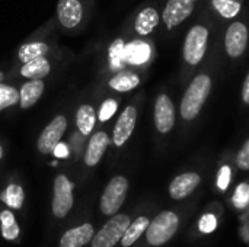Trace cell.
<instances>
[{
    "instance_id": "7402d4cb",
    "label": "cell",
    "mask_w": 249,
    "mask_h": 247,
    "mask_svg": "<svg viewBox=\"0 0 249 247\" xmlns=\"http://www.w3.org/2000/svg\"><path fill=\"white\" fill-rule=\"evenodd\" d=\"M98 116H96V103L90 100H82L74 111V130L80 132L85 138L96 130Z\"/></svg>"
},
{
    "instance_id": "277c9868",
    "label": "cell",
    "mask_w": 249,
    "mask_h": 247,
    "mask_svg": "<svg viewBox=\"0 0 249 247\" xmlns=\"http://www.w3.org/2000/svg\"><path fill=\"white\" fill-rule=\"evenodd\" d=\"M55 29L57 25H55V19L53 17L47 23H44L38 31H35L32 35H29V38H26L18 47L15 66L58 51Z\"/></svg>"
},
{
    "instance_id": "4316f807",
    "label": "cell",
    "mask_w": 249,
    "mask_h": 247,
    "mask_svg": "<svg viewBox=\"0 0 249 247\" xmlns=\"http://www.w3.org/2000/svg\"><path fill=\"white\" fill-rule=\"evenodd\" d=\"M0 201L12 210H20L25 202V191L22 185L16 182H9L0 194Z\"/></svg>"
},
{
    "instance_id": "603a6c76",
    "label": "cell",
    "mask_w": 249,
    "mask_h": 247,
    "mask_svg": "<svg viewBox=\"0 0 249 247\" xmlns=\"http://www.w3.org/2000/svg\"><path fill=\"white\" fill-rule=\"evenodd\" d=\"M47 89L45 79H35V80H20L18 84L19 90V102L18 106L22 111L31 109L38 103L41 96L44 95Z\"/></svg>"
},
{
    "instance_id": "2e32d148",
    "label": "cell",
    "mask_w": 249,
    "mask_h": 247,
    "mask_svg": "<svg viewBox=\"0 0 249 247\" xmlns=\"http://www.w3.org/2000/svg\"><path fill=\"white\" fill-rule=\"evenodd\" d=\"M128 188H130V182L123 175L114 176L107 183V186L101 195V201H99V207H101V211L104 215L111 217L120 211V208L123 207V204L127 198Z\"/></svg>"
},
{
    "instance_id": "5bb4252c",
    "label": "cell",
    "mask_w": 249,
    "mask_h": 247,
    "mask_svg": "<svg viewBox=\"0 0 249 247\" xmlns=\"http://www.w3.org/2000/svg\"><path fill=\"white\" fill-rule=\"evenodd\" d=\"M146 74H147V71L125 67L120 71H115V73L105 76L102 86L107 89L108 93L123 96V95L131 93L136 89H139L144 83Z\"/></svg>"
},
{
    "instance_id": "3957f363",
    "label": "cell",
    "mask_w": 249,
    "mask_h": 247,
    "mask_svg": "<svg viewBox=\"0 0 249 247\" xmlns=\"http://www.w3.org/2000/svg\"><path fill=\"white\" fill-rule=\"evenodd\" d=\"M95 10V0H58L55 25L64 33L77 35L89 25Z\"/></svg>"
},
{
    "instance_id": "7c38bea8",
    "label": "cell",
    "mask_w": 249,
    "mask_h": 247,
    "mask_svg": "<svg viewBox=\"0 0 249 247\" xmlns=\"http://www.w3.org/2000/svg\"><path fill=\"white\" fill-rule=\"evenodd\" d=\"M179 229V217L175 211H162L150 223L146 230V242L153 247L166 245Z\"/></svg>"
},
{
    "instance_id": "5b68a950",
    "label": "cell",
    "mask_w": 249,
    "mask_h": 247,
    "mask_svg": "<svg viewBox=\"0 0 249 247\" xmlns=\"http://www.w3.org/2000/svg\"><path fill=\"white\" fill-rule=\"evenodd\" d=\"M144 103V93L140 92L136 96H133L127 105L118 112L112 127H111V147L115 151L123 150L131 140L136 128H137V122H139V116L142 112Z\"/></svg>"
},
{
    "instance_id": "6da1fadb",
    "label": "cell",
    "mask_w": 249,
    "mask_h": 247,
    "mask_svg": "<svg viewBox=\"0 0 249 247\" xmlns=\"http://www.w3.org/2000/svg\"><path fill=\"white\" fill-rule=\"evenodd\" d=\"M220 39L212 48L204 64L185 83L184 93L178 105L179 135H188L204 111L220 71Z\"/></svg>"
},
{
    "instance_id": "8fae6325",
    "label": "cell",
    "mask_w": 249,
    "mask_h": 247,
    "mask_svg": "<svg viewBox=\"0 0 249 247\" xmlns=\"http://www.w3.org/2000/svg\"><path fill=\"white\" fill-rule=\"evenodd\" d=\"M201 0H165L160 13V26L165 33H171L182 26L196 12Z\"/></svg>"
},
{
    "instance_id": "9c48e42d",
    "label": "cell",
    "mask_w": 249,
    "mask_h": 247,
    "mask_svg": "<svg viewBox=\"0 0 249 247\" xmlns=\"http://www.w3.org/2000/svg\"><path fill=\"white\" fill-rule=\"evenodd\" d=\"M61 57L58 55V51L34 58L31 61L18 64L13 67L12 71L7 73V79L13 80H35V79H47L60 63Z\"/></svg>"
},
{
    "instance_id": "83f0119b",
    "label": "cell",
    "mask_w": 249,
    "mask_h": 247,
    "mask_svg": "<svg viewBox=\"0 0 249 247\" xmlns=\"http://www.w3.org/2000/svg\"><path fill=\"white\" fill-rule=\"evenodd\" d=\"M149 223H150V220L147 217H144V215H140L134 221H131L130 226L127 227L124 236H123L121 242H120L123 245V247L133 246L146 233V230L149 227Z\"/></svg>"
},
{
    "instance_id": "8992f818",
    "label": "cell",
    "mask_w": 249,
    "mask_h": 247,
    "mask_svg": "<svg viewBox=\"0 0 249 247\" xmlns=\"http://www.w3.org/2000/svg\"><path fill=\"white\" fill-rule=\"evenodd\" d=\"M249 47V22L245 16L231 20L220 33V51L232 63L244 60Z\"/></svg>"
},
{
    "instance_id": "d4e9b609",
    "label": "cell",
    "mask_w": 249,
    "mask_h": 247,
    "mask_svg": "<svg viewBox=\"0 0 249 247\" xmlns=\"http://www.w3.org/2000/svg\"><path fill=\"white\" fill-rule=\"evenodd\" d=\"M236 167L235 165V154L232 151H226L223 157L220 159L217 173H216V188L220 192H225L229 189L232 178H233V169Z\"/></svg>"
},
{
    "instance_id": "ac0fdd59",
    "label": "cell",
    "mask_w": 249,
    "mask_h": 247,
    "mask_svg": "<svg viewBox=\"0 0 249 247\" xmlns=\"http://www.w3.org/2000/svg\"><path fill=\"white\" fill-rule=\"evenodd\" d=\"M131 220L127 214H114L111 218L102 226V229L93 234L90 240L92 247H115L117 243L121 242L127 227L130 226Z\"/></svg>"
},
{
    "instance_id": "30bf717a",
    "label": "cell",
    "mask_w": 249,
    "mask_h": 247,
    "mask_svg": "<svg viewBox=\"0 0 249 247\" xmlns=\"http://www.w3.org/2000/svg\"><path fill=\"white\" fill-rule=\"evenodd\" d=\"M156 58V47L152 38H127L124 47V60L127 67L147 71Z\"/></svg>"
},
{
    "instance_id": "52a82bcc",
    "label": "cell",
    "mask_w": 249,
    "mask_h": 247,
    "mask_svg": "<svg viewBox=\"0 0 249 247\" xmlns=\"http://www.w3.org/2000/svg\"><path fill=\"white\" fill-rule=\"evenodd\" d=\"M178 122V106L171 93L165 89L159 90L153 100V131L159 141L168 140L175 131Z\"/></svg>"
},
{
    "instance_id": "e0dca14e",
    "label": "cell",
    "mask_w": 249,
    "mask_h": 247,
    "mask_svg": "<svg viewBox=\"0 0 249 247\" xmlns=\"http://www.w3.org/2000/svg\"><path fill=\"white\" fill-rule=\"evenodd\" d=\"M73 191H74V183L67 175L58 173L54 178L51 210H53V215L55 218L67 217V214L73 208V204H74Z\"/></svg>"
},
{
    "instance_id": "cb8c5ba5",
    "label": "cell",
    "mask_w": 249,
    "mask_h": 247,
    "mask_svg": "<svg viewBox=\"0 0 249 247\" xmlns=\"http://www.w3.org/2000/svg\"><path fill=\"white\" fill-rule=\"evenodd\" d=\"M95 234V229L92 224L85 223L82 226H77L74 229L67 230L61 239H60V245L58 247H83L88 243H90V240L93 239Z\"/></svg>"
},
{
    "instance_id": "484cf974",
    "label": "cell",
    "mask_w": 249,
    "mask_h": 247,
    "mask_svg": "<svg viewBox=\"0 0 249 247\" xmlns=\"http://www.w3.org/2000/svg\"><path fill=\"white\" fill-rule=\"evenodd\" d=\"M121 106V96L109 93L105 96L99 105H96V116H98V127L107 125L111 122V119L117 115Z\"/></svg>"
},
{
    "instance_id": "836d02e7",
    "label": "cell",
    "mask_w": 249,
    "mask_h": 247,
    "mask_svg": "<svg viewBox=\"0 0 249 247\" xmlns=\"http://www.w3.org/2000/svg\"><path fill=\"white\" fill-rule=\"evenodd\" d=\"M198 229L204 234H210L217 229V217L213 213H206L198 221Z\"/></svg>"
},
{
    "instance_id": "ffe728a7",
    "label": "cell",
    "mask_w": 249,
    "mask_h": 247,
    "mask_svg": "<svg viewBox=\"0 0 249 247\" xmlns=\"http://www.w3.org/2000/svg\"><path fill=\"white\" fill-rule=\"evenodd\" d=\"M203 181L201 173L196 170H187L177 175L168 186V194L174 201H182L191 197Z\"/></svg>"
},
{
    "instance_id": "8d00e7d4",
    "label": "cell",
    "mask_w": 249,
    "mask_h": 247,
    "mask_svg": "<svg viewBox=\"0 0 249 247\" xmlns=\"http://www.w3.org/2000/svg\"><path fill=\"white\" fill-rule=\"evenodd\" d=\"M4 80H7V73L0 70V82H4Z\"/></svg>"
},
{
    "instance_id": "4dcf8cb0",
    "label": "cell",
    "mask_w": 249,
    "mask_h": 247,
    "mask_svg": "<svg viewBox=\"0 0 249 247\" xmlns=\"http://www.w3.org/2000/svg\"><path fill=\"white\" fill-rule=\"evenodd\" d=\"M232 204L238 210H244L249 205V181L241 182L232 195Z\"/></svg>"
},
{
    "instance_id": "d590c367",
    "label": "cell",
    "mask_w": 249,
    "mask_h": 247,
    "mask_svg": "<svg viewBox=\"0 0 249 247\" xmlns=\"http://www.w3.org/2000/svg\"><path fill=\"white\" fill-rule=\"evenodd\" d=\"M3 157H4V146H3V143L0 141V162L3 160Z\"/></svg>"
},
{
    "instance_id": "d6986e66",
    "label": "cell",
    "mask_w": 249,
    "mask_h": 247,
    "mask_svg": "<svg viewBox=\"0 0 249 247\" xmlns=\"http://www.w3.org/2000/svg\"><path fill=\"white\" fill-rule=\"evenodd\" d=\"M244 6L245 0H206L204 9L210 13L222 32L231 20L242 15Z\"/></svg>"
},
{
    "instance_id": "f546056e",
    "label": "cell",
    "mask_w": 249,
    "mask_h": 247,
    "mask_svg": "<svg viewBox=\"0 0 249 247\" xmlns=\"http://www.w3.org/2000/svg\"><path fill=\"white\" fill-rule=\"evenodd\" d=\"M0 227H1V237L7 242H13L19 237V224L10 210L0 211Z\"/></svg>"
},
{
    "instance_id": "f1b7e54d",
    "label": "cell",
    "mask_w": 249,
    "mask_h": 247,
    "mask_svg": "<svg viewBox=\"0 0 249 247\" xmlns=\"http://www.w3.org/2000/svg\"><path fill=\"white\" fill-rule=\"evenodd\" d=\"M18 102H19L18 84H13V82H7V80L0 82V112L18 106Z\"/></svg>"
},
{
    "instance_id": "ba28073f",
    "label": "cell",
    "mask_w": 249,
    "mask_h": 247,
    "mask_svg": "<svg viewBox=\"0 0 249 247\" xmlns=\"http://www.w3.org/2000/svg\"><path fill=\"white\" fill-rule=\"evenodd\" d=\"M160 13L162 7L159 3H144L130 16L124 31L134 38H152L160 28Z\"/></svg>"
},
{
    "instance_id": "9a60e30c",
    "label": "cell",
    "mask_w": 249,
    "mask_h": 247,
    "mask_svg": "<svg viewBox=\"0 0 249 247\" xmlns=\"http://www.w3.org/2000/svg\"><path fill=\"white\" fill-rule=\"evenodd\" d=\"M109 147H111L109 125L107 124L102 127H96V130L89 135V138L85 144V150L82 154L83 165L89 169L96 167L102 162V159L107 154Z\"/></svg>"
},
{
    "instance_id": "44dd1931",
    "label": "cell",
    "mask_w": 249,
    "mask_h": 247,
    "mask_svg": "<svg viewBox=\"0 0 249 247\" xmlns=\"http://www.w3.org/2000/svg\"><path fill=\"white\" fill-rule=\"evenodd\" d=\"M127 38H128V33L124 31L121 35H118L109 42L107 52H105V58H104V67H102L104 70L102 73L105 76L120 71L127 67L125 60H124V47H125Z\"/></svg>"
},
{
    "instance_id": "e575fe53",
    "label": "cell",
    "mask_w": 249,
    "mask_h": 247,
    "mask_svg": "<svg viewBox=\"0 0 249 247\" xmlns=\"http://www.w3.org/2000/svg\"><path fill=\"white\" fill-rule=\"evenodd\" d=\"M241 102L244 106L249 108V68L244 82H242V87H241Z\"/></svg>"
},
{
    "instance_id": "4fadbf2b",
    "label": "cell",
    "mask_w": 249,
    "mask_h": 247,
    "mask_svg": "<svg viewBox=\"0 0 249 247\" xmlns=\"http://www.w3.org/2000/svg\"><path fill=\"white\" fill-rule=\"evenodd\" d=\"M69 124L67 112H58L51 118V121L42 128L36 138V150L41 156H50L54 153L61 138L64 137Z\"/></svg>"
},
{
    "instance_id": "7a4b0ae2",
    "label": "cell",
    "mask_w": 249,
    "mask_h": 247,
    "mask_svg": "<svg viewBox=\"0 0 249 247\" xmlns=\"http://www.w3.org/2000/svg\"><path fill=\"white\" fill-rule=\"evenodd\" d=\"M220 39V29L210 13L203 7L194 23L188 28L181 47V83L185 84L191 76L204 64L212 48Z\"/></svg>"
},
{
    "instance_id": "d6a6232c",
    "label": "cell",
    "mask_w": 249,
    "mask_h": 247,
    "mask_svg": "<svg viewBox=\"0 0 249 247\" xmlns=\"http://www.w3.org/2000/svg\"><path fill=\"white\" fill-rule=\"evenodd\" d=\"M235 165L238 170L249 172V137L244 141L241 148L235 154Z\"/></svg>"
},
{
    "instance_id": "1f68e13d",
    "label": "cell",
    "mask_w": 249,
    "mask_h": 247,
    "mask_svg": "<svg viewBox=\"0 0 249 247\" xmlns=\"http://www.w3.org/2000/svg\"><path fill=\"white\" fill-rule=\"evenodd\" d=\"M88 138H85L80 132H77L74 128L73 131L70 132V137H69V147H70V153L74 156V157H80L83 154V150H85V144H86Z\"/></svg>"
}]
</instances>
